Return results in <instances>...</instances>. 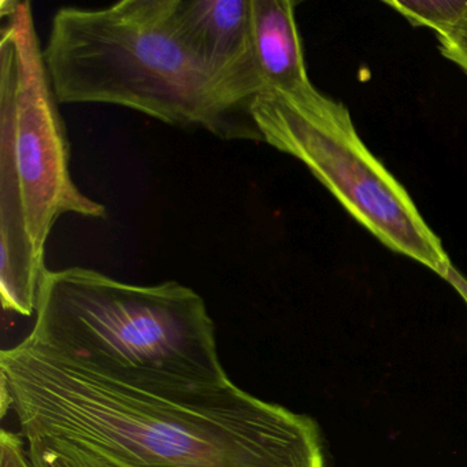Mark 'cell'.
I'll use <instances>...</instances> for the list:
<instances>
[{
	"label": "cell",
	"instance_id": "obj_10",
	"mask_svg": "<svg viewBox=\"0 0 467 467\" xmlns=\"http://www.w3.org/2000/svg\"><path fill=\"white\" fill-rule=\"evenodd\" d=\"M440 53L467 75V15L448 34L437 36Z\"/></svg>",
	"mask_w": 467,
	"mask_h": 467
},
{
	"label": "cell",
	"instance_id": "obj_8",
	"mask_svg": "<svg viewBox=\"0 0 467 467\" xmlns=\"http://www.w3.org/2000/svg\"><path fill=\"white\" fill-rule=\"evenodd\" d=\"M26 440L32 467H128L72 437L40 433Z\"/></svg>",
	"mask_w": 467,
	"mask_h": 467
},
{
	"label": "cell",
	"instance_id": "obj_4",
	"mask_svg": "<svg viewBox=\"0 0 467 467\" xmlns=\"http://www.w3.org/2000/svg\"><path fill=\"white\" fill-rule=\"evenodd\" d=\"M250 113L262 141L299 160L385 247L445 275L452 264L441 240L363 143L343 103L311 86L296 95L262 92Z\"/></svg>",
	"mask_w": 467,
	"mask_h": 467
},
{
	"label": "cell",
	"instance_id": "obj_2",
	"mask_svg": "<svg viewBox=\"0 0 467 467\" xmlns=\"http://www.w3.org/2000/svg\"><path fill=\"white\" fill-rule=\"evenodd\" d=\"M26 343L152 393L231 381L203 297L177 281L136 285L88 267L47 269Z\"/></svg>",
	"mask_w": 467,
	"mask_h": 467
},
{
	"label": "cell",
	"instance_id": "obj_7",
	"mask_svg": "<svg viewBox=\"0 0 467 467\" xmlns=\"http://www.w3.org/2000/svg\"><path fill=\"white\" fill-rule=\"evenodd\" d=\"M292 0H251L253 36L265 92L296 95L310 88Z\"/></svg>",
	"mask_w": 467,
	"mask_h": 467
},
{
	"label": "cell",
	"instance_id": "obj_3",
	"mask_svg": "<svg viewBox=\"0 0 467 467\" xmlns=\"http://www.w3.org/2000/svg\"><path fill=\"white\" fill-rule=\"evenodd\" d=\"M43 57L58 103L121 106L223 140L262 141L251 114L174 34L162 0L62 7Z\"/></svg>",
	"mask_w": 467,
	"mask_h": 467
},
{
	"label": "cell",
	"instance_id": "obj_6",
	"mask_svg": "<svg viewBox=\"0 0 467 467\" xmlns=\"http://www.w3.org/2000/svg\"><path fill=\"white\" fill-rule=\"evenodd\" d=\"M174 34L243 110L265 84L256 62L251 0H162ZM251 114V113H250Z\"/></svg>",
	"mask_w": 467,
	"mask_h": 467
},
{
	"label": "cell",
	"instance_id": "obj_5",
	"mask_svg": "<svg viewBox=\"0 0 467 467\" xmlns=\"http://www.w3.org/2000/svg\"><path fill=\"white\" fill-rule=\"evenodd\" d=\"M0 146L12 152L26 228L40 261L59 217L106 218L70 174V147L58 110L31 2L0 4Z\"/></svg>",
	"mask_w": 467,
	"mask_h": 467
},
{
	"label": "cell",
	"instance_id": "obj_9",
	"mask_svg": "<svg viewBox=\"0 0 467 467\" xmlns=\"http://www.w3.org/2000/svg\"><path fill=\"white\" fill-rule=\"evenodd\" d=\"M387 6L403 16L415 26H428L437 36L452 31L467 15V0H390Z\"/></svg>",
	"mask_w": 467,
	"mask_h": 467
},
{
	"label": "cell",
	"instance_id": "obj_1",
	"mask_svg": "<svg viewBox=\"0 0 467 467\" xmlns=\"http://www.w3.org/2000/svg\"><path fill=\"white\" fill-rule=\"evenodd\" d=\"M2 415L21 436L86 442L128 467H327L316 420L234 381L177 393L133 389L26 340L0 352Z\"/></svg>",
	"mask_w": 467,
	"mask_h": 467
},
{
	"label": "cell",
	"instance_id": "obj_12",
	"mask_svg": "<svg viewBox=\"0 0 467 467\" xmlns=\"http://www.w3.org/2000/svg\"><path fill=\"white\" fill-rule=\"evenodd\" d=\"M442 278L461 295L462 299H463L467 305V278L464 277L456 267H453L452 265L448 267Z\"/></svg>",
	"mask_w": 467,
	"mask_h": 467
},
{
	"label": "cell",
	"instance_id": "obj_11",
	"mask_svg": "<svg viewBox=\"0 0 467 467\" xmlns=\"http://www.w3.org/2000/svg\"><path fill=\"white\" fill-rule=\"evenodd\" d=\"M0 467H32L28 447L21 434L15 431H0Z\"/></svg>",
	"mask_w": 467,
	"mask_h": 467
}]
</instances>
